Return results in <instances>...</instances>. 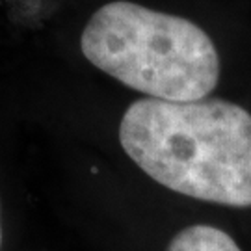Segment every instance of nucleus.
I'll return each instance as SVG.
<instances>
[{"label":"nucleus","instance_id":"f257e3e1","mask_svg":"<svg viewBox=\"0 0 251 251\" xmlns=\"http://www.w3.org/2000/svg\"><path fill=\"white\" fill-rule=\"evenodd\" d=\"M128 158L177 194L251 206V114L224 99H140L119 123Z\"/></svg>","mask_w":251,"mask_h":251},{"label":"nucleus","instance_id":"f03ea898","mask_svg":"<svg viewBox=\"0 0 251 251\" xmlns=\"http://www.w3.org/2000/svg\"><path fill=\"white\" fill-rule=\"evenodd\" d=\"M86 60L149 99H206L220 80V56L188 19L114 0L99 8L80 37Z\"/></svg>","mask_w":251,"mask_h":251},{"label":"nucleus","instance_id":"7ed1b4c3","mask_svg":"<svg viewBox=\"0 0 251 251\" xmlns=\"http://www.w3.org/2000/svg\"><path fill=\"white\" fill-rule=\"evenodd\" d=\"M166 251H242L229 234L212 225H190L173 236Z\"/></svg>","mask_w":251,"mask_h":251},{"label":"nucleus","instance_id":"20e7f679","mask_svg":"<svg viewBox=\"0 0 251 251\" xmlns=\"http://www.w3.org/2000/svg\"><path fill=\"white\" fill-rule=\"evenodd\" d=\"M0 248H2V224H0Z\"/></svg>","mask_w":251,"mask_h":251}]
</instances>
